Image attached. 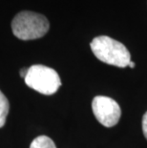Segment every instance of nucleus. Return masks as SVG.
I'll list each match as a JSON object with an SVG mask.
<instances>
[{
    "instance_id": "f257e3e1",
    "label": "nucleus",
    "mask_w": 147,
    "mask_h": 148,
    "mask_svg": "<svg viewBox=\"0 0 147 148\" xmlns=\"http://www.w3.org/2000/svg\"><path fill=\"white\" fill-rule=\"evenodd\" d=\"M90 46L96 58L106 64L124 68L131 61V55L126 47L109 36L95 37Z\"/></svg>"
},
{
    "instance_id": "f03ea898",
    "label": "nucleus",
    "mask_w": 147,
    "mask_h": 148,
    "mask_svg": "<svg viewBox=\"0 0 147 148\" xmlns=\"http://www.w3.org/2000/svg\"><path fill=\"white\" fill-rule=\"evenodd\" d=\"M50 24L43 14L23 11L15 15L12 21V33L21 40H34L48 33Z\"/></svg>"
},
{
    "instance_id": "7ed1b4c3",
    "label": "nucleus",
    "mask_w": 147,
    "mask_h": 148,
    "mask_svg": "<svg viewBox=\"0 0 147 148\" xmlns=\"http://www.w3.org/2000/svg\"><path fill=\"white\" fill-rule=\"evenodd\" d=\"M25 83L43 95H53L61 86V80L57 71L44 65H33L28 69L24 78Z\"/></svg>"
},
{
    "instance_id": "20e7f679",
    "label": "nucleus",
    "mask_w": 147,
    "mask_h": 148,
    "mask_svg": "<svg viewBox=\"0 0 147 148\" xmlns=\"http://www.w3.org/2000/svg\"><path fill=\"white\" fill-rule=\"evenodd\" d=\"M93 113L99 123L105 127H113L120 121L121 110L118 102L111 97L98 96L92 102Z\"/></svg>"
},
{
    "instance_id": "39448f33",
    "label": "nucleus",
    "mask_w": 147,
    "mask_h": 148,
    "mask_svg": "<svg viewBox=\"0 0 147 148\" xmlns=\"http://www.w3.org/2000/svg\"><path fill=\"white\" fill-rule=\"evenodd\" d=\"M9 109H10L9 100L4 94L0 91V128L4 126L9 114Z\"/></svg>"
},
{
    "instance_id": "423d86ee",
    "label": "nucleus",
    "mask_w": 147,
    "mask_h": 148,
    "mask_svg": "<svg viewBox=\"0 0 147 148\" xmlns=\"http://www.w3.org/2000/svg\"><path fill=\"white\" fill-rule=\"evenodd\" d=\"M30 148H57V146L52 138L47 136H39L32 141Z\"/></svg>"
},
{
    "instance_id": "0eeeda50",
    "label": "nucleus",
    "mask_w": 147,
    "mask_h": 148,
    "mask_svg": "<svg viewBox=\"0 0 147 148\" xmlns=\"http://www.w3.org/2000/svg\"><path fill=\"white\" fill-rule=\"evenodd\" d=\"M142 131L145 138L147 140V112L142 116Z\"/></svg>"
},
{
    "instance_id": "6e6552de",
    "label": "nucleus",
    "mask_w": 147,
    "mask_h": 148,
    "mask_svg": "<svg viewBox=\"0 0 147 148\" xmlns=\"http://www.w3.org/2000/svg\"><path fill=\"white\" fill-rule=\"evenodd\" d=\"M28 69H29V68H22V69L20 70V77H22V78H25V77L27 75Z\"/></svg>"
},
{
    "instance_id": "1a4fd4ad",
    "label": "nucleus",
    "mask_w": 147,
    "mask_h": 148,
    "mask_svg": "<svg viewBox=\"0 0 147 148\" xmlns=\"http://www.w3.org/2000/svg\"><path fill=\"white\" fill-rule=\"evenodd\" d=\"M128 66H129L130 68H135V62H133V61H130V63L128 64Z\"/></svg>"
}]
</instances>
